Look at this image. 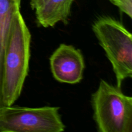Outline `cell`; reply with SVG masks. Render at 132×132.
Instances as JSON below:
<instances>
[{"label": "cell", "mask_w": 132, "mask_h": 132, "mask_svg": "<svg viewBox=\"0 0 132 132\" xmlns=\"http://www.w3.org/2000/svg\"><path fill=\"white\" fill-rule=\"evenodd\" d=\"M50 64L53 77L58 82L74 85L83 78L84 57L72 45L61 44L50 56Z\"/></svg>", "instance_id": "5b68a950"}, {"label": "cell", "mask_w": 132, "mask_h": 132, "mask_svg": "<svg viewBox=\"0 0 132 132\" xmlns=\"http://www.w3.org/2000/svg\"><path fill=\"white\" fill-rule=\"evenodd\" d=\"M59 107L28 108L10 105L0 107L1 132H62L66 126Z\"/></svg>", "instance_id": "277c9868"}, {"label": "cell", "mask_w": 132, "mask_h": 132, "mask_svg": "<svg viewBox=\"0 0 132 132\" xmlns=\"http://www.w3.org/2000/svg\"><path fill=\"white\" fill-rule=\"evenodd\" d=\"M46 0H30V5L32 10H36L39 6L42 5Z\"/></svg>", "instance_id": "9c48e42d"}, {"label": "cell", "mask_w": 132, "mask_h": 132, "mask_svg": "<svg viewBox=\"0 0 132 132\" xmlns=\"http://www.w3.org/2000/svg\"><path fill=\"white\" fill-rule=\"evenodd\" d=\"M117 6L121 12L127 15L130 19L132 18V0H108Z\"/></svg>", "instance_id": "ba28073f"}, {"label": "cell", "mask_w": 132, "mask_h": 132, "mask_svg": "<svg viewBox=\"0 0 132 132\" xmlns=\"http://www.w3.org/2000/svg\"><path fill=\"white\" fill-rule=\"evenodd\" d=\"M92 28L113 68L117 86L132 77V35L122 22L110 15H101Z\"/></svg>", "instance_id": "7a4b0ae2"}, {"label": "cell", "mask_w": 132, "mask_h": 132, "mask_svg": "<svg viewBox=\"0 0 132 132\" xmlns=\"http://www.w3.org/2000/svg\"><path fill=\"white\" fill-rule=\"evenodd\" d=\"M31 34L21 12L12 21L3 68L0 107L7 106L20 97L29 70Z\"/></svg>", "instance_id": "6da1fadb"}, {"label": "cell", "mask_w": 132, "mask_h": 132, "mask_svg": "<svg viewBox=\"0 0 132 132\" xmlns=\"http://www.w3.org/2000/svg\"><path fill=\"white\" fill-rule=\"evenodd\" d=\"M99 132H132V97L121 88L101 79L91 99Z\"/></svg>", "instance_id": "3957f363"}, {"label": "cell", "mask_w": 132, "mask_h": 132, "mask_svg": "<svg viewBox=\"0 0 132 132\" xmlns=\"http://www.w3.org/2000/svg\"><path fill=\"white\" fill-rule=\"evenodd\" d=\"M74 0H46L35 10L38 27H53L59 22L67 24Z\"/></svg>", "instance_id": "8992f818"}, {"label": "cell", "mask_w": 132, "mask_h": 132, "mask_svg": "<svg viewBox=\"0 0 132 132\" xmlns=\"http://www.w3.org/2000/svg\"><path fill=\"white\" fill-rule=\"evenodd\" d=\"M21 0H0V103L3 68L6 48L9 44L12 21L20 11Z\"/></svg>", "instance_id": "52a82bcc"}]
</instances>
